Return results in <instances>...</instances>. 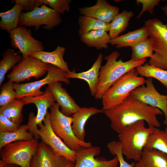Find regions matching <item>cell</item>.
Masks as SVG:
<instances>
[{"mask_svg":"<svg viewBox=\"0 0 167 167\" xmlns=\"http://www.w3.org/2000/svg\"><path fill=\"white\" fill-rule=\"evenodd\" d=\"M111 122L112 129L118 134L126 126L140 120L146 121L149 127L159 128L158 115L163 113L159 108L150 106L130 95L115 107L104 110Z\"/></svg>","mask_w":167,"mask_h":167,"instance_id":"cell-1","label":"cell"},{"mask_svg":"<svg viewBox=\"0 0 167 167\" xmlns=\"http://www.w3.org/2000/svg\"><path fill=\"white\" fill-rule=\"evenodd\" d=\"M120 53L114 51L105 57V64L101 67L96 91L95 98L101 99L102 96L112 85L124 75L132 69L144 64L147 58L139 60L132 59L123 61L118 60Z\"/></svg>","mask_w":167,"mask_h":167,"instance_id":"cell-2","label":"cell"},{"mask_svg":"<svg viewBox=\"0 0 167 167\" xmlns=\"http://www.w3.org/2000/svg\"><path fill=\"white\" fill-rule=\"evenodd\" d=\"M153 128H146L142 120L127 126L118 134L122 153L127 159L137 161L140 158Z\"/></svg>","mask_w":167,"mask_h":167,"instance_id":"cell-3","label":"cell"},{"mask_svg":"<svg viewBox=\"0 0 167 167\" xmlns=\"http://www.w3.org/2000/svg\"><path fill=\"white\" fill-rule=\"evenodd\" d=\"M145 79L139 75L133 69L115 82L104 94L102 98V109L112 108L124 101L131 92L144 84Z\"/></svg>","mask_w":167,"mask_h":167,"instance_id":"cell-4","label":"cell"},{"mask_svg":"<svg viewBox=\"0 0 167 167\" xmlns=\"http://www.w3.org/2000/svg\"><path fill=\"white\" fill-rule=\"evenodd\" d=\"M60 107L57 103H55L49 108L50 124L56 135L69 148L75 152L82 148L92 146L91 142L82 141L76 138L72 128V117L63 114Z\"/></svg>","mask_w":167,"mask_h":167,"instance_id":"cell-5","label":"cell"},{"mask_svg":"<svg viewBox=\"0 0 167 167\" xmlns=\"http://www.w3.org/2000/svg\"><path fill=\"white\" fill-rule=\"evenodd\" d=\"M144 26L152 41L153 54L148 63L167 70V24L158 18H154L146 20Z\"/></svg>","mask_w":167,"mask_h":167,"instance_id":"cell-6","label":"cell"},{"mask_svg":"<svg viewBox=\"0 0 167 167\" xmlns=\"http://www.w3.org/2000/svg\"><path fill=\"white\" fill-rule=\"evenodd\" d=\"M38 144L35 138L8 144L0 150V162L20 167H30L31 159Z\"/></svg>","mask_w":167,"mask_h":167,"instance_id":"cell-7","label":"cell"},{"mask_svg":"<svg viewBox=\"0 0 167 167\" xmlns=\"http://www.w3.org/2000/svg\"><path fill=\"white\" fill-rule=\"evenodd\" d=\"M47 64V74L44 78L38 81L24 84L14 83L16 99L42 95L44 93V92L42 91L41 88L46 84L48 85L56 82H62L67 84H70L69 79L66 77V72L55 66Z\"/></svg>","mask_w":167,"mask_h":167,"instance_id":"cell-8","label":"cell"},{"mask_svg":"<svg viewBox=\"0 0 167 167\" xmlns=\"http://www.w3.org/2000/svg\"><path fill=\"white\" fill-rule=\"evenodd\" d=\"M62 21L61 15L53 9L43 5L28 12H22L18 25L35 27V30L40 26L46 30H50L59 25Z\"/></svg>","mask_w":167,"mask_h":167,"instance_id":"cell-9","label":"cell"},{"mask_svg":"<svg viewBox=\"0 0 167 167\" xmlns=\"http://www.w3.org/2000/svg\"><path fill=\"white\" fill-rule=\"evenodd\" d=\"M48 64L29 56L23 58L7 75L8 81L20 84L30 78L37 79L47 73Z\"/></svg>","mask_w":167,"mask_h":167,"instance_id":"cell-10","label":"cell"},{"mask_svg":"<svg viewBox=\"0 0 167 167\" xmlns=\"http://www.w3.org/2000/svg\"><path fill=\"white\" fill-rule=\"evenodd\" d=\"M8 33L11 47L19 50L23 58L30 56L33 52L44 50L43 43L34 38L31 30L25 27L18 26Z\"/></svg>","mask_w":167,"mask_h":167,"instance_id":"cell-11","label":"cell"},{"mask_svg":"<svg viewBox=\"0 0 167 167\" xmlns=\"http://www.w3.org/2000/svg\"><path fill=\"white\" fill-rule=\"evenodd\" d=\"M38 126V134L41 141L58 154L75 163V152L69 148L54 131L50 124L49 112H47L42 122Z\"/></svg>","mask_w":167,"mask_h":167,"instance_id":"cell-12","label":"cell"},{"mask_svg":"<svg viewBox=\"0 0 167 167\" xmlns=\"http://www.w3.org/2000/svg\"><path fill=\"white\" fill-rule=\"evenodd\" d=\"M151 78L145 80L146 86L142 85L132 91L130 95L150 106L160 109L165 116L163 122L167 125V94L162 95L155 88Z\"/></svg>","mask_w":167,"mask_h":167,"instance_id":"cell-13","label":"cell"},{"mask_svg":"<svg viewBox=\"0 0 167 167\" xmlns=\"http://www.w3.org/2000/svg\"><path fill=\"white\" fill-rule=\"evenodd\" d=\"M75 163L41 141L32 157L30 167H74Z\"/></svg>","mask_w":167,"mask_h":167,"instance_id":"cell-14","label":"cell"},{"mask_svg":"<svg viewBox=\"0 0 167 167\" xmlns=\"http://www.w3.org/2000/svg\"><path fill=\"white\" fill-rule=\"evenodd\" d=\"M101 152L100 147L92 146L83 148L76 151L75 162L74 167H119L117 157L107 160L104 158H96Z\"/></svg>","mask_w":167,"mask_h":167,"instance_id":"cell-15","label":"cell"},{"mask_svg":"<svg viewBox=\"0 0 167 167\" xmlns=\"http://www.w3.org/2000/svg\"><path fill=\"white\" fill-rule=\"evenodd\" d=\"M82 15L92 17L104 22L110 23L119 13V9L106 0H97L93 6L78 8Z\"/></svg>","mask_w":167,"mask_h":167,"instance_id":"cell-16","label":"cell"},{"mask_svg":"<svg viewBox=\"0 0 167 167\" xmlns=\"http://www.w3.org/2000/svg\"><path fill=\"white\" fill-rule=\"evenodd\" d=\"M56 102L61 107V111L67 116L72 115L81 107L75 102L74 99L62 87L60 82H56L48 85Z\"/></svg>","mask_w":167,"mask_h":167,"instance_id":"cell-17","label":"cell"},{"mask_svg":"<svg viewBox=\"0 0 167 167\" xmlns=\"http://www.w3.org/2000/svg\"><path fill=\"white\" fill-rule=\"evenodd\" d=\"M21 99L26 104L32 103L36 106L37 111L35 122L37 126L42 122L48 112V109L56 102L53 95L48 87L46 88L44 93L42 95L25 97Z\"/></svg>","mask_w":167,"mask_h":167,"instance_id":"cell-18","label":"cell"},{"mask_svg":"<svg viewBox=\"0 0 167 167\" xmlns=\"http://www.w3.org/2000/svg\"><path fill=\"white\" fill-rule=\"evenodd\" d=\"M103 58V54L100 53L92 67L89 70L79 73H77L75 71H71L67 73L66 77L68 79H81L87 82L91 95L95 96L97 87L99 72Z\"/></svg>","mask_w":167,"mask_h":167,"instance_id":"cell-19","label":"cell"},{"mask_svg":"<svg viewBox=\"0 0 167 167\" xmlns=\"http://www.w3.org/2000/svg\"><path fill=\"white\" fill-rule=\"evenodd\" d=\"M103 112L102 109H99L93 107H81L72 115V128L75 135L78 139L85 141V126L87 121L92 116L103 113Z\"/></svg>","mask_w":167,"mask_h":167,"instance_id":"cell-20","label":"cell"},{"mask_svg":"<svg viewBox=\"0 0 167 167\" xmlns=\"http://www.w3.org/2000/svg\"><path fill=\"white\" fill-rule=\"evenodd\" d=\"M65 50V47L58 46L52 51L48 52L43 50L34 52L30 56L37 58L45 63L55 66L67 73L71 71L67 63L63 58Z\"/></svg>","mask_w":167,"mask_h":167,"instance_id":"cell-21","label":"cell"},{"mask_svg":"<svg viewBox=\"0 0 167 167\" xmlns=\"http://www.w3.org/2000/svg\"><path fill=\"white\" fill-rule=\"evenodd\" d=\"M134 167H167V154L156 149L144 148Z\"/></svg>","mask_w":167,"mask_h":167,"instance_id":"cell-22","label":"cell"},{"mask_svg":"<svg viewBox=\"0 0 167 167\" xmlns=\"http://www.w3.org/2000/svg\"><path fill=\"white\" fill-rule=\"evenodd\" d=\"M148 37V29L144 26L111 40L109 44L111 45H116V47L118 49L127 47H131Z\"/></svg>","mask_w":167,"mask_h":167,"instance_id":"cell-23","label":"cell"},{"mask_svg":"<svg viewBox=\"0 0 167 167\" xmlns=\"http://www.w3.org/2000/svg\"><path fill=\"white\" fill-rule=\"evenodd\" d=\"M80 37L81 41L87 46L98 50L107 49L111 40L107 32L102 29L91 31Z\"/></svg>","mask_w":167,"mask_h":167,"instance_id":"cell-24","label":"cell"},{"mask_svg":"<svg viewBox=\"0 0 167 167\" xmlns=\"http://www.w3.org/2000/svg\"><path fill=\"white\" fill-rule=\"evenodd\" d=\"M134 15L132 11L124 10L115 17L110 23L108 31L111 40L117 38L126 30Z\"/></svg>","mask_w":167,"mask_h":167,"instance_id":"cell-25","label":"cell"},{"mask_svg":"<svg viewBox=\"0 0 167 167\" xmlns=\"http://www.w3.org/2000/svg\"><path fill=\"white\" fill-rule=\"evenodd\" d=\"M22 11V7L20 5L15 4L10 10L1 12L0 28L2 30H6L9 33L17 28Z\"/></svg>","mask_w":167,"mask_h":167,"instance_id":"cell-26","label":"cell"},{"mask_svg":"<svg viewBox=\"0 0 167 167\" xmlns=\"http://www.w3.org/2000/svg\"><path fill=\"white\" fill-rule=\"evenodd\" d=\"M2 58L0 61V86L4 81L7 73L22 60L20 55L16 53L12 48H9L3 51Z\"/></svg>","mask_w":167,"mask_h":167,"instance_id":"cell-27","label":"cell"},{"mask_svg":"<svg viewBox=\"0 0 167 167\" xmlns=\"http://www.w3.org/2000/svg\"><path fill=\"white\" fill-rule=\"evenodd\" d=\"M79 35H82L91 31L104 30L109 31L110 23H108L96 18L81 15L78 18Z\"/></svg>","mask_w":167,"mask_h":167,"instance_id":"cell-28","label":"cell"},{"mask_svg":"<svg viewBox=\"0 0 167 167\" xmlns=\"http://www.w3.org/2000/svg\"><path fill=\"white\" fill-rule=\"evenodd\" d=\"M29 131L27 124L20 125L15 131L7 133L0 132V150L6 145L16 141L26 140L33 138Z\"/></svg>","mask_w":167,"mask_h":167,"instance_id":"cell-29","label":"cell"},{"mask_svg":"<svg viewBox=\"0 0 167 167\" xmlns=\"http://www.w3.org/2000/svg\"><path fill=\"white\" fill-rule=\"evenodd\" d=\"M26 103L21 99H16L0 108V114L11 121L20 125L23 121L22 109Z\"/></svg>","mask_w":167,"mask_h":167,"instance_id":"cell-30","label":"cell"},{"mask_svg":"<svg viewBox=\"0 0 167 167\" xmlns=\"http://www.w3.org/2000/svg\"><path fill=\"white\" fill-rule=\"evenodd\" d=\"M144 148L156 149L167 154V127L164 130L153 127Z\"/></svg>","mask_w":167,"mask_h":167,"instance_id":"cell-31","label":"cell"},{"mask_svg":"<svg viewBox=\"0 0 167 167\" xmlns=\"http://www.w3.org/2000/svg\"><path fill=\"white\" fill-rule=\"evenodd\" d=\"M135 69L139 76L156 79L167 89V70L151 65L148 62L137 66Z\"/></svg>","mask_w":167,"mask_h":167,"instance_id":"cell-32","label":"cell"},{"mask_svg":"<svg viewBox=\"0 0 167 167\" xmlns=\"http://www.w3.org/2000/svg\"><path fill=\"white\" fill-rule=\"evenodd\" d=\"M131 59L139 60L151 58L153 54L152 41L148 37L131 47Z\"/></svg>","mask_w":167,"mask_h":167,"instance_id":"cell-33","label":"cell"},{"mask_svg":"<svg viewBox=\"0 0 167 167\" xmlns=\"http://www.w3.org/2000/svg\"><path fill=\"white\" fill-rule=\"evenodd\" d=\"M14 83L8 81L2 86L0 94V106H4L16 100V94Z\"/></svg>","mask_w":167,"mask_h":167,"instance_id":"cell-34","label":"cell"},{"mask_svg":"<svg viewBox=\"0 0 167 167\" xmlns=\"http://www.w3.org/2000/svg\"><path fill=\"white\" fill-rule=\"evenodd\" d=\"M107 146L110 153L117 157L119 162V167H134L135 164L134 162L130 164L124 160L121 145L119 141H111L107 143Z\"/></svg>","mask_w":167,"mask_h":167,"instance_id":"cell-35","label":"cell"},{"mask_svg":"<svg viewBox=\"0 0 167 167\" xmlns=\"http://www.w3.org/2000/svg\"><path fill=\"white\" fill-rule=\"evenodd\" d=\"M43 5L48 6L59 14L70 11L71 0H42Z\"/></svg>","mask_w":167,"mask_h":167,"instance_id":"cell-36","label":"cell"},{"mask_svg":"<svg viewBox=\"0 0 167 167\" xmlns=\"http://www.w3.org/2000/svg\"><path fill=\"white\" fill-rule=\"evenodd\" d=\"M161 1V0H136L135 2L138 4H141L142 5V9L137 16L136 18H140L143 13L148 11L150 14L154 13V9L156 6H157Z\"/></svg>","mask_w":167,"mask_h":167,"instance_id":"cell-37","label":"cell"},{"mask_svg":"<svg viewBox=\"0 0 167 167\" xmlns=\"http://www.w3.org/2000/svg\"><path fill=\"white\" fill-rule=\"evenodd\" d=\"M20 125L16 123L0 114V132H11L16 131Z\"/></svg>","mask_w":167,"mask_h":167,"instance_id":"cell-38","label":"cell"},{"mask_svg":"<svg viewBox=\"0 0 167 167\" xmlns=\"http://www.w3.org/2000/svg\"><path fill=\"white\" fill-rule=\"evenodd\" d=\"M15 4L20 5L23 11L25 12H31L37 7L43 5L42 0H15L13 1Z\"/></svg>","mask_w":167,"mask_h":167,"instance_id":"cell-39","label":"cell"},{"mask_svg":"<svg viewBox=\"0 0 167 167\" xmlns=\"http://www.w3.org/2000/svg\"><path fill=\"white\" fill-rule=\"evenodd\" d=\"M35 116L32 112L29 113L28 115L27 125L29 128V131L32 133L34 137L37 139H40L38 133V127L35 124Z\"/></svg>","mask_w":167,"mask_h":167,"instance_id":"cell-40","label":"cell"},{"mask_svg":"<svg viewBox=\"0 0 167 167\" xmlns=\"http://www.w3.org/2000/svg\"><path fill=\"white\" fill-rule=\"evenodd\" d=\"M0 167H20L19 166L12 164H7L0 162Z\"/></svg>","mask_w":167,"mask_h":167,"instance_id":"cell-41","label":"cell"},{"mask_svg":"<svg viewBox=\"0 0 167 167\" xmlns=\"http://www.w3.org/2000/svg\"><path fill=\"white\" fill-rule=\"evenodd\" d=\"M165 15L167 16V4L163 6L161 8Z\"/></svg>","mask_w":167,"mask_h":167,"instance_id":"cell-42","label":"cell"}]
</instances>
